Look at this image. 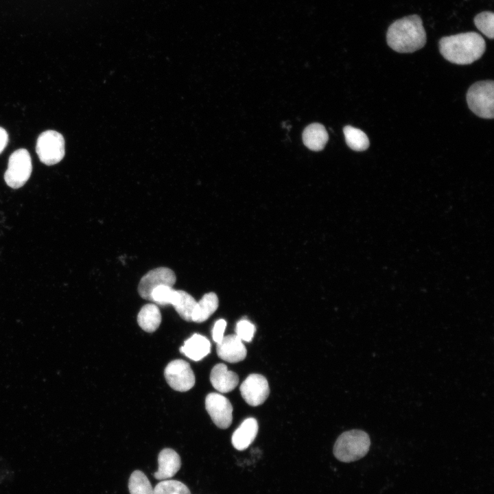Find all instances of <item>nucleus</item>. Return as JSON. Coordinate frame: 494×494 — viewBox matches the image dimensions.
I'll list each match as a JSON object with an SVG mask.
<instances>
[{"label":"nucleus","mask_w":494,"mask_h":494,"mask_svg":"<svg viewBox=\"0 0 494 494\" xmlns=\"http://www.w3.org/2000/svg\"><path fill=\"white\" fill-rule=\"evenodd\" d=\"M485 49L484 39L475 32L444 36L439 41L441 55L456 64H471L482 57Z\"/></svg>","instance_id":"nucleus-1"},{"label":"nucleus","mask_w":494,"mask_h":494,"mask_svg":"<svg viewBox=\"0 0 494 494\" xmlns=\"http://www.w3.org/2000/svg\"><path fill=\"white\" fill-rule=\"evenodd\" d=\"M427 36L421 17L412 14L394 21L388 27L386 41L399 53H412L426 43Z\"/></svg>","instance_id":"nucleus-2"},{"label":"nucleus","mask_w":494,"mask_h":494,"mask_svg":"<svg viewBox=\"0 0 494 494\" xmlns=\"http://www.w3.org/2000/svg\"><path fill=\"white\" fill-rule=\"evenodd\" d=\"M370 445L369 436L361 430H351L340 434L333 446L335 457L344 462H351L364 457Z\"/></svg>","instance_id":"nucleus-3"},{"label":"nucleus","mask_w":494,"mask_h":494,"mask_svg":"<svg viewBox=\"0 0 494 494\" xmlns=\"http://www.w3.org/2000/svg\"><path fill=\"white\" fill-rule=\"evenodd\" d=\"M470 110L484 119L494 117V82L480 81L472 84L467 93Z\"/></svg>","instance_id":"nucleus-4"},{"label":"nucleus","mask_w":494,"mask_h":494,"mask_svg":"<svg viewBox=\"0 0 494 494\" xmlns=\"http://www.w3.org/2000/svg\"><path fill=\"white\" fill-rule=\"evenodd\" d=\"M32 171V164L29 152L24 148H20L10 156L4 180L11 188L18 189L26 183Z\"/></svg>","instance_id":"nucleus-5"},{"label":"nucleus","mask_w":494,"mask_h":494,"mask_svg":"<svg viewBox=\"0 0 494 494\" xmlns=\"http://www.w3.org/2000/svg\"><path fill=\"white\" fill-rule=\"evenodd\" d=\"M63 136L55 130H46L38 137L36 152L40 161L52 165L59 163L65 154Z\"/></svg>","instance_id":"nucleus-6"},{"label":"nucleus","mask_w":494,"mask_h":494,"mask_svg":"<svg viewBox=\"0 0 494 494\" xmlns=\"http://www.w3.org/2000/svg\"><path fill=\"white\" fill-rule=\"evenodd\" d=\"M164 375L169 386L174 390L186 392L195 384V375L188 362L183 360L170 362L165 368Z\"/></svg>","instance_id":"nucleus-7"},{"label":"nucleus","mask_w":494,"mask_h":494,"mask_svg":"<svg viewBox=\"0 0 494 494\" xmlns=\"http://www.w3.org/2000/svg\"><path fill=\"white\" fill-rule=\"evenodd\" d=\"M205 408L217 427L226 429L231 425L233 406L226 397L220 393H209L205 399Z\"/></svg>","instance_id":"nucleus-8"},{"label":"nucleus","mask_w":494,"mask_h":494,"mask_svg":"<svg viewBox=\"0 0 494 494\" xmlns=\"http://www.w3.org/2000/svg\"><path fill=\"white\" fill-rule=\"evenodd\" d=\"M176 281L175 273L166 267L150 270L140 280L138 292L141 298L151 301L152 291L161 285L172 287Z\"/></svg>","instance_id":"nucleus-9"},{"label":"nucleus","mask_w":494,"mask_h":494,"mask_svg":"<svg viewBox=\"0 0 494 494\" xmlns=\"http://www.w3.org/2000/svg\"><path fill=\"white\" fill-rule=\"evenodd\" d=\"M240 392L244 401L251 406L262 404L270 393L268 382L259 374H250L242 383Z\"/></svg>","instance_id":"nucleus-10"},{"label":"nucleus","mask_w":494,"mask_h":494,"mask_svg":"<svg viewBox=\"0 0 494 494\" xmlns=\"http://www.w3.org/2000/svg\"><path fill=\"white\" fill-rule=\"evenodd\" d=\"M216 351L220 358L231 363L244 360L247 353L242 340L236 334L224 336L222 341L217 344Z\"/></svg>","instance_id":"nucleus-11"},{"label":"nucleus","mask_w":494,"mask_h":494,"mask_svg":"<svg viewBox=\"0 0 494 494\" xmlns=\"http://www.w3.org/2000/svg\"><path fill=\"white\" fill-rule=\"evenodd\" d=\"M158 470L154 476L159 480H168L180 469L181 460L178 454L172 449H163L158 456Z\"/></svg>","instance_id":"nucleus-12"},{"label":"nucleus","mask_w":494,"mask_h":494,"mask_svg":"<svg viewBox=\"0 0 494 494\" xmlns=\"http://www.w3.org/2000/svg\"><path fill=\"white\" fill-rule=\"evenodd\" d=\"M210 381L215 390L226 393L235 388L239 383V377L235 372L228 370L224 364H217L211 371Z\"/></svg>","instance_id":"nucleus-13"},{"label":"nucleus","mask_w":494,"mask_h":494,"mask_svg":"<svg viewBox=\"0 0 494 494\" xmlns=\"http://www.w3.org/2000/svg\"><path fill=\"white\" fill-rule=\"evenodd\" d=\"M258 432V423L255 419L248 418L233 432L231 442L237 450H244L254 441Z\"/></svg>","instance_id":"nucleus-14"},{"label":"nucleus","mask_w":494,"mask_h":494,"mask_svg":"<svg viewBox=\"0 0 494 494\" xmlns=\"http://www.w3.org/2000/svg\"><path fill=\"white\" fill-rule=\"evenodd\" d=\"M211 351V343L204 336L194 333L186 340L180 348V353L193 361H199L207 355Z\"/></svg>","instance_id":"nucleus-15"},{"label":"nucleus","mask_w":494,"mask_h":494,"mask_svg":"<svg viewBox=\"0 0 494 494\" xmlns=\"http://www.w3.org/2000/svg\"><path fill=\"white\" fill-rule=\"evenodd\" d=\"M329 139L328 133L325 126L318 123H314L307 126L303 133V141L305 145L311 150H322Z\"/></svg>","instance_id":"nucleus-16"},{"label":"nucleus","mask_w":494,"mask_h":494,"mask_svg":"<svg viewBox=\"0 0 494 494\" xmlns=\"http://www.w3.org/2000/svg\"><path fill=\"white\" fill-rule=\"evenodd\" d=\"M218 305V298L214 292L205 294L196 303L192 313L191 321L198 323L204 322L216 311Z\"/></svg>","instance_id":"nucleus-17"},{"label":"nucleus","mask_w":494,"mask_h":494,"mask_svg":"<svg viewBox=\"0 0 494 494\" xmlns=\"http://www.w3.org/2000/svg\"><path fill=\"white\" fill-rule=\"evenodd\" d=\"M137 322L144 331H155L161 322V314L157 305L152 303L143 306L137 316Z\"/></svg>","instance_id":"nucleus-18"},{"label":"nucleus","mask_w":494,"mask_h":494,"mask_svg":"<svg viewBox=\"0 0 494 494\" xmlns=\"http://www.w3.org/2000/svg\"><path fill=\"white\" fill-rule=\"evenodd\" d=\"M343 132L347 145L352 150L361 152L369 147L368 138L362 130L346 126L344 128Z\"/></svg>","instance_id":"nucleus-19"},{"label":"nucleus","mask_w":494,"mask_h":494,"mask_svg":"<svg viewBox=\"0 0 494 494\" xmlns=\"http://www.w3.org/2000/svg\"><path fill=\"white\" fill-rule=\"evenodd\" d=\"M178 296L173 305L179 316L186 321H191V316L197 301L195 298L183 290H178Z\"/></svg>","instance_id":"nucleus-20"},{"label":"nucleus","mask_w":494,"mask_h":494,"mask_svg":"<svg viewBox=\"0 0 494 494\" xmlns=\"http://www.w3.org/2000/svg\"><path fill=\"white\" fill-rule=\"evenodd\" d=\"M130 494H153V488L144 473L136 470L132 473L128 480Z\"/></svg>","instance_id":"nucleus-21"},{"label":"nucleus","mask_w":494,"mask_h":494,"mask_svg":"<svg viewBox=\"0 0 494 494\" xmlns=\"http://www.w3.org/2000/svg\"><path fill=\"white\" fill-rule=\"evenodd\" d=\"M178 296V292L167 285H161L155 288L151 294V301L158 305H173Z\"/></svg>","instance_id":"nucleus-22"},{"label":"nucleus","mask_w":494,"mask_h":494,"mask_svg":"<svg viewBox=\"0 0 494 494\" xmlns=\"http://www.w3.org/2000/svg\"><path fill=\"white\" fill-rule=\"evenodd\" d=\"M153 494H191L183 482L174 480H162L153 489Z\"/></svg>","instance_id":"nucleus-23"},{"label":"nucleus","mask_w":494,"mask_h":494,"mask_svg":"<svg viewBox=\"0 0 494 494\" xmlns=\"http://www.w3.org/2000/svg\"><path fill=\"white\" fill-rule=\"evenodd\" d=\"M473 21L479 31L489 38H493L494 14L493 12H482L474 17Z\"/></svg>","instance_id":"nucleus-24"},{"label":"nucleus","mask_w":494,"mask_h":494,"mask_svg":"<svg viewBox=\"0 0 494 494\" xmlns=\"http://www.w3.org/2000/svg\"><path fill=\"white\" fill-rule=\"evenodd\" d=\"M256 331L255 326L246 319H242L237 322L235 327V334L245 342H250Z\"/></svg>","instance_id":"nucleus-25"},{"label":"nucleus","mask_w":494,"mask_h":494,"mask_svg":"<svg viewBox=\"0 0 494 494\" xmlns=\"http://www.w3.org/2000/svg\"><path fill=\"white\" fill-rule=\"evenodd\" d=\"M226 327V322L224 319H220L215 322L212 329V338L217 344L220 343L224 337Z\"/></svg>","instance_id":"nucleus-26"},{"label":"nucleus","mask_w":494,"mask_h":494,"mask_svg":"<svg viewBox=\"0 0 494 494\" xmlns=\"http://www.w3.org/2000/svg\"><path fill=\"white\" fill-rule=\"evenodd\" d=\"M8 142V134L6 130L0 127V154L3 151Z\"/></svg>","instance_id":"nucleus-27"}]
</instances>
